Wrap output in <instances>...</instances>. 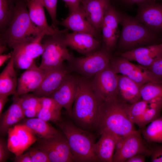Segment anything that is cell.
I'll return each mask as SVG.
<instances>
[{"label":"cell","mask_w":162,"mask_h":162,"mask_svg":"<svg viewBox=\"0 0 162 162\" xmlns=\"http://www.w3.org/2000/svg\"><path fill=\"white\" fill-rule=\"evenodd\" d=\"M61 111L41 107L38 112L37 118L46 122H58L61 120Z\"/></svg>","instance_id":"37"},{"label":"cell","mask_w":162,"mask_h":162,"mask_svg":"<svg viewBox=\"0 0 162 162\" xmlns=\"http://www.w3.org/2000/svg\"><path fill=\"white\" fill-rule=\"evenodd\" d=\"M64 34L46 35L47 38L43 43L45 49L39 66L42 69L47 72L62 66L64 61L70 63L72 61L74 57L69 52L64 43Z\"/></svg>","instance_id":"6"},{"label":"cell","mask_w":162,"mask_h":162,"mask_svg":"<svg viewBox=\"0 0 162 162\" xmlns=\"http://www.w3.org/2000/svg\"><path fill=\"white\" fill-rule=\"evenodd\" d=\"M41 107L40 105L36 108L29 109L23 110L25 117L28 118L37 117L38 112Z\"/></svg>","instance_id":"45"},{"label":"cell","mask_w":162,"mask_h":162,"mask_svg":"<svg viewBox=\"0 0 162 162\" xmlns=\"http://www.w3.org/2000/svg\"><path fill=\"white\" fill-rule=\"evenodd\" d=\"M141 132L143 138L150 144H162V115L141 129Z\"/></svg>","instance_id":"27"},{"label":"cell","mask_w":162,"mask_h":162,"mask_svg":"<svg viewBox=\"0 0 162 162\" xmlns=\"http://www.w3.org/2000/svg\"><path fill=\"white\" fill-rule=\"evenodd\" d=\"M142 100L150 101L162 98V83L149 82L142 85L140 89Z\"/></svg>","instance_id":"31"},{"label":"cell","mask_w":162,"mask_h":162,"mask_svg":"<svg viewBox=\"0 0 162 162\" xmlns=\"http://www.w3.org/2000/svg\"><path fill=\"white\" fill-rule=\"evenodd\" d=\"M138 6L135 18L151 29L158 32H162V4L155 2Z\"/></svg>","instance_id":"16"},{"label":"cell","mask_w":162,"mask_h":162,"mask_svg":"<svg viewBox=\"0 0 162 162\" xmlns=\"http://www.w3.org/2000/svg\"><path fill=\"white\" fill-rule=\"evenodd\" d=\"M120 20V13L110 4L106 11L102 24L111 28L119 35L118 25Z\"/></svg>","instance_id":"32"},{"label":"cell","mask_w":162,"mask_h":162,"mask_svg":"<svg viewBox=\"0 0 162 162\" xmlns=\"http://www.w3.org/2000/svg\"><path fill=\"white\" fill-rule=\"evenodd\" d=\"M21 124L40 139L50 137L58 131L47 122L37 117L25 119Z\"/></svg>","instance_id":"26"},{"label":"cell","mask_w":162,"mask_h":162,"mask_svg":"<svg viewBox=\"0 0 162 162\" xmlns=\"http://www.w3.org/2000/svg\"></svg>","instance_id":"52"},{"label":"cell","mask_w":162,"mask_h":162,"mask_svg":"<svg viewBox=\"0 0 162 162\" xmlns=\"http://www.w3.org/2000/svg\"><path fill=\"white\" fill-rule=\"evenodd\" d=\"M122 30L118 42L120 49L124 52L136 48L154 44L158 39V32L149 28L126 14H120Z\"/></svg>","instance_id":"5"},{"label":"cell","mask_w":162,"mask_h":162,"mask_svg":"<svg viewBox=\"0 0 162 162\" xmlns=\"http://www.w3.org/2000/svg\"><path fill=\"white\" fill-rule=\"evenodd\" d=\"M141 130L133 132L121 137L117 143L113 158L114 162H125L137 154L150 156L149 146H147L141 136Z\"/></svg>","instance_id":"9"},{"label":"cell","mask_w":162,"mask_h":162,"mask_svg":"<svg viewBox=\"0 0 162 162\" xmlns=\"http://www.w3.org/2000/svg\"><path fill=\"white\" fill-rule=\"evenodd\" d=\"M7 49L6 45L0 44V54H2Z\"/></svg>","instance_id":"51"},{"label":"cell","mask_w":162,"mask_h":162,"mask_svg":"<svg viewBox=\"0 0 162 162\" xmlns=\"http://www.w3.org/2000/svg\"><path fill=\"white\" fill-rule=\"evenodd\" d=\"M28 152L32 162H50L46 153L40 149L30 148Z\"/></svg>","instance_id":"39"},{"label":"cell","mask_w":162,"mask_h":162,"mask_svg":"<svg viewBox=\"0 0 162 162\" xmlns=\"http://www.w3.org/2000/svg\"><path fill=\"white\" fill-rule=\"evenodd\" d=\"M130 4H136L138 5L148 3L156 2V0H122Z\"/></svg>","instance_id":"48"},{"label":"cell","mask_w":162,"mask_h":162,"mask_svg":"<svg viewBox=\"0 0 162 162\" xmlns=\"http://www.w3.org/2000/svg\"><path fill=\"white\" fill-rule=\"evenodd\" d=\"M9 150L7 144L2 139L0 140V162L6 161L8 158Z\"/></svg>","instance_id":"43"},{"label":"cell","mask_w":162,"mask_h":162,"mask_svg":"<svg viewBox=\"0 0 162 162\" xmlns=\"http://www.w3.org/2000/svg\"><path fill=\"white\" fill-rule=\"evenodd\" d=\"M64 41L66 45L85 56L97 51L100 42L92 35L86 33L74 32L64 33Z\"/></svg>","instance_id":"15"},{"label":"cell","mask_w":162,"mask_h":162,"mask_svg":"<svg viewBox=\"0 0 162 162\" xmlns=\"http://www.w3.org/2000/svg\"><path fill=\"white\" fill-rule=\"evenodd\" d=\"M91 81L94 91L103 101L117 97L118 75L110 62L104 69L95 75Z\"/></svg>","instance_id":"11"},{"label":"cell","mask_w":162,"mask_h":162,"mask_svg":"<svg viewBox=\"0 0 162 162\" xmlns=\"http://www.w3.org/2000/svg\"><path fill=\"white\" fill-rule=\"evenodd\" d=\"M35 148L45 152L50 162H74L68 141L62 131L58 130L52 136L40 139Z\"/></svg>","instance_id":"7"},{"label":"cell","mask_w":162,"mask_h":162,"mask_svg":"<svg viewBox=\"0 0 162 162\" xmlns=\"http://www.w3.org/2000/svg\"><path fill=\"white\" fill-rule=\"evenodd\" d=\"M100 135V137L94 145V152L100 162H113L114 151L121 137L108 130Z\"/></svg>","instance_id":"21"},{"label":"cell","mask_w":162,"mask_h":162,"mask_svg":"<svg viewBox=\"0 0 162 162\" xmlns=\"http://www.w3.org/2000/svg\"><path fill=\"white\" fill-rule=\"evenodd\" d=\"M26 0H15L14 14L9 26L1 34L0 44L13 49L46 34L31 20Z\"/></svg>","instance_id":"2"},{"label":"cell","mask_w":162,"mask_h":162,"mask_svg":"<svg viewBox=\"0 0 162 162\" xmlns=\"http://www.w3.org/2000/svg\"><path fill=\"white\" fill-rule=\"evenodd\" d=\"M47 72L38 66L34 62L18 79L17 94L15 96L34 92L40 85Z\"/></svg>","instance_id":"18"},{"label":"cell","mask_w":162,"mask_h":162,"mask_svg":"<svg viewBox=\"0 0 162 162\" xmlns=\"http://www.w3.org/2000/svg\"><path fill=\"white\" fill-rule=\"evenodd\" d=\"M69 8V14L80 6L82 0H63Z\"/></svg>","instance_id":"44"},{"label":"cell","mask_w":162,"mask_h":162,"mask_svg":"<svg viewBox=\"0 0 162 162\" xmlns=\"http://www.w3.org/2000/svg\"><path fill=\"white\" fill-rule=\"evenodd\" d=\"M118 55L130 61H136L140 65L147 67L162 58V42L120 52Z\"/></svg>","instance_id":"14"},{"label":"cell","mask_w":162,"mask_h":162,"mask_svg":"<svg viewBox=\"0 0 162 162\" xmlns=\"http://www.w3.org/2000/svg\"><path fill=\"white\" fill-rule=\"evenodd\" d=\"M148 104V101L141 99L129 105L128 114L130 120L133 123L136 124L143 114Z\"/></svg>","instance_id":"33"},{"label":"cell","mask_w":162,"mask_h":162,"mask_svg":"<svg viewBox=\"0 0 162 162\" xmlns=\"http://www.w3.org/2000/svg\"><path fill=\"white\" fill-rule=\"evenodd\" d=\"M141 86L127 77L118 75L117 97L126 103L132 104L142 99Z\"/></svg>","instance_id":"23"},{"label":"cell","mask_w":162,"mask_h":162,"mask_svg":"<svg viewBox=\"0 0 162 162\" xmlns=\"http://www.w3.org/2000/svg\"><path fill=\"white\" fill-rule=\"evenodd\" d=\"M7 133L8 148L15 155L23 153L38 140L36 136L22 124L15 125L11 127Z\"/></svg>","instance_id":"12"},{"label":"cell","mask_w":162,"mask_h":162,"mask_svg":"<svg viewBox=\"0 0 162 162\" xmlns=\"http://www.w3.org/2000/svg\"><path fill=\"white\" fill-rule=\"evenodd\" d=\"M9 99L8 97L0 95V115L2 114L3 108Z\"/></svg>","instance_id":"49"},{"label":"cell","mask_w":162,"mask_h":162,"mask_svg":"<svg viewBox=\"0 0 162 162\" xmlns=\"http://www.w3.org/2000/svg\"><path fill=\"white\" fill-rule=\"evenodd\" d=\"M15 68L12 55L0 74V95H16L18 79Z\"/></svg>","instance_id":"24"},{"label":"cell","mask_w":162,"mask_h":162,"mask_svg":"<svg viewBox=\"0 0 162 162\" xmlns=\"http://www.w3.org/2000/svg\"><path fill=\"white\" fill-rule=\"evenodd\" d=\"M91 81L79 77L70 118L79 127L93 134L97 132L100 107L103 101L94 91Z\"/></svg>","instance_id":"1"},{"label":"cell","mask_w":162,"mask_h":162,"mask_svg":"<svg viewBox=\"0 0 162 162\" xmlns=\"http://www.w3.org/2000/svg\"><path fill=\"white\" fill-rule=\"evenodd\" d=\"M110 52L106 49L85 57L75 58L70 64L73 69L83 77L89 79L104 69L110 64Z\"/></svg>","instance_id":"8"},{"label":"cell","mask_w":162,"mask_h":162,"mask_svg":"<svg viewBox=\"0 0 162 162\" xmlns=\"http://www.w3.org/2000/svg\"><path fill=\"white\" fill-rule=\"evenodd\" d=\"M101 29L103 40L105 45V49L110 52L115 47L119 35L112 29L103 24L102 25Z\"/></svg>","instance_id":"35"},{"label":"cell","mask_w":162,"mask_h":162,"mask_svg":"<svg viewBox=\"0 0 162 162\" xmlns=\"http://www.w3.org/2000/svg\"><path fill=\"white\" fill-rule=\"evenodd\" d=\"M57 124L67 139L74 162H100L94 149L93 133L80 128L71 120L61 119Z\"/></svg>","instance_id":"4"},{"label":"cell","mask_w":162,"mask_h":162,"mask_svg":"<svg viewBox=\"0 0 162 162\" xmlns=\"http://www.w3.org/2000/svg\"><path fill=\"white\" fill-rule=\"evenodd\" d=\"M111 0H82V6L87 20L98 31L101 29L106 11Z\"/></svg>","instance_id":"22"},{"label":"cell","mask_w":162,"mask_h":162,"mask_svg":"<svg viewBox=\"0 0 162 162\" xmlns=\"http://www.w3.org/2000/svg\"><path fill=\"white\" fill-rule=\"evenodd\" d=\"M69 68L64 64L47 72L40 85L33 94L39 97H49L70 74Z\"/></svg>","instance_id":"17"},{"label":"cell","mask_w":162,"mask_h":162,"mask_svg":"<svg viewBox=\"0 0 162 162\" xmlns=\"http://www.w3.org/2000/svg\"><path fill=\"white\" fill-rule=\"evenodd\" d=\"M14 98L17 100L23 110L40 106V98L34 94L27 93L18 96H14Z\"/></svg>","instance_id":"36"},{"label":"cell","mask_w":162,"mask_h":162,"mask_svg":"<svg viewBox=\"0 0 162 162\" xmlns=\"http://www.w3.org/2000/svg\"><path fill=\"white\" fill-rule=\"evenodd\" d=\"M130 105L118 97L103 101L100 109L97 132L98 134L108 130L122 137L136 130L128 114Z\"/></svg>","instance_id":"3"},{"label":"cell","mask_w":162,"mask_h":162,"mask_svg":"<svg viewBox=\"0 0 162 162\" xmlns=\"http://www.w3.org/2000/svg\"><path fill=\"white\" fill-rule=\"evenodd\" d=\"M12 56V52L8 54H0V66H2L6 61L10 59Z\"/></svg>","instance_id":"50"},{"label":"cell","mask_w":162,"mask_h":162,"mask_svg":"<svg viewBox=\"0 0 162 162\" xmlns=\"http://www.w3.org/2000/svg\"><path fill=\"white\" fill-rule=\"evenodd\" d=\"M44 7L48 12L52 21V26L57 28L59 22L57 19V6L58 0H41Z\"/></svg>","instance_id":"38"},{"label":"cell","mask_w":162,"mask_h":162,"mask_svg":"<svg viewBox=\"0 0 162 162\" xmlns=\"http://www.w3.org/2000/svg\"><path fill=\"white\" fill-rule=\"evenodd\" d=\"M145 156L142 154H137L130 158L125 162H144L146 161Z\"/></svg>","instance_id":"47"},{"label":"cell","mask_w":162,"mask_h":162,"mask_svg":"<svg viewBox=\"0 0 162 162\" xmlns=\"http://www.w3.org/2000/svg\"><path fill=\"white\" fill-rule=\"evenodd\" d=\"M79 77L69 74L59 87L50 96L66 110L70 116L76 94Z\"/></svg>","instance_id":"13"},{"label":"cell","mask_w":162,"mask_h":162,"mask_svg":"<svg viewBox=\"0 0 162 162\" xmlns=\"http://www.w3.org/2000/svg\"><path fill=\"white\" fill-rule=\"evenodd\" d=\"M110 62L116 73L127 77L141 86L149 82L162 83L146 68L135 65L121 56L111 58Z\"/></svg>","instance_id":"10"},{"label":"cell","mask_w":162,"mask_h":162,"mask_svg":"<svg viewBox=\"0 0 162 162\" xmlns=\"http://www.w3.org/2000/svg\"><path fill=\"white\" fill-rule=\"evenodd\" d=\"M148 103L147 109L136 123L141 129L161 116L162 98L148 101Z\"/></svg>","instance_id":"28"},{"label":"cell","mask_w":162,"mask_h":162,"mask_svg":"<svg viewBox=\"0 0 162 162\" xmlns=\"http://www.w3.org/2000/svg\"><path fill=\"white\" fill-rule=\"evenodd\" d=\"M14 101L8 110L0 115V131L4 134L10 128L25 117L24 111L17 100L14 98Z\"/></svg>","instance_id":"25"},{"label":"cell","mask_w":162,"mask_h":162,"mask_svg":"<svg viewBox=\"0 0 162 162\" xmlns=\"http://www.w3.org/2000/svg\"><path fill=\"white\" fill-rule=\"evenodd\" d=\"M15 0H0V30L4 33L10 25L14 15Z\"/></svg>","instance_id":"30"},{"label":"cell","mask_w":162,"mask_h":162,"mask_svg":"<svg viewBox=\"0 0 162 162\" xmlns=\"http://www.w3.org/2000/svg\"><path fill=\"white\" fill-rule=\"evenodd\" d=\"M13 49L12 53L15 68L26 70L35 62L34 59L28 57L22 52Z\"/></svg>","instance_id":"34"},{"label":"cell","mask_w":162,"mask_h":162,"mask_svg":"<svg viewBox=\"0 0 162 162\" xmlns=\"http://www.w3.org/2000/svg\"><path fill=\"white\" fill-rule=\"evenodd\" d=\"M45 34H42L32 41L19 44L13 49L17 50L34 59L41 55L45 49V46L42 40Z\"/></svg>","instance_id":"29"},{"label":"cell","mask_w":162,"mask_h":162,"mask_svg":"<svg viewBox=\"0 0 162 162\" xmlns=\"http://www.w3.org/2000/svg\"><path fill=\"white\" fill-rule=\"evenodd\" d=\"M149 148L151 151V162H162V144L153 143Z\"/></svg>","instance_id":"41"},{"label":"cell","mask_w":162,"mask_h":162,"mask_svg":"<svg viewBox=\"0 0 162 162\" xmlns=\"http://www.w3.org/2000/svg\"><path fill=\"white\" fill-rule=\"evenodd\" d=\"M14 161L16 162H32L28 152L25 154L15 155Z\"/></svg>","instance_id":"46"},{"label":"cell","mask_w":162,"mask_h":162,"mask_svg":"<svg viewBox=\"0 0 162 162\" xmlns=\"http://www.w3.org/2000/svg\"><path fill=\"white\" fill-rule=\"evenodd\" d=\"M40 98V104L41 107L61 111L62 107L52 98L50 97Z\"/></svg>","instance_id":"40"},{"label":"cell","mask_w":162,"mask_h":162,"mask_svg":"<svg viewBox=\"0 0 162 162\" xmlns=\"http://www.w3.org/2000/svg\"><path fill=\"white\" fill-rule=\"evenodd\" d=\"M145 68L162 83V58L149 67Z\"/></svg>","instance_id":"42"},{"label":"cell","mask_w":162,"mask_h":162,"mask_svg":"<svg viewBox=\"0 0 162 162\" xmlns=\"http://www.w3.org/2000/svg\"><path fill=\"white\" fill-rule=\"evenodd\" d=\"M59 24L74 32L86 33L96 39L98 38V31L87 19L81 4L67 17L63 19Z\"/></svg>","instance_id":"20"},{"label":"cell","mask_w":162,"mask_h":162,"mask_svg":"<svg viewBox=\"0 0 162 162\" xmlns=\"http://www.w3.org/2000/svg\"><path fill=\"white\" fill-rule=\"evenodd\" d=\"M30 18L37 26L43 30L47 35H55L65 33L68 30H59L57 28L50 26L47 22L44 6L41 0H26Z\"/></svg>","instance_id":"19"}]
</instances>
